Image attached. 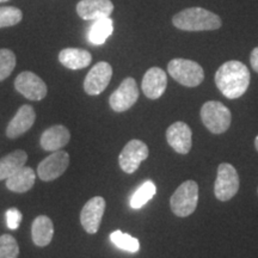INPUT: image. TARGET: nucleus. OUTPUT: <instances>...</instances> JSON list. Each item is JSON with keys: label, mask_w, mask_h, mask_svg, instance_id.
Segmentation results:
<instances>
[{"label": "nucleus", "mask_w": 258, "mask_h": 258, "mask_svg": "<svg viewBox=\"0 0 258 258\" xmlns=\"http://www.w3.org/2000/svg\"><path fill=\"white\" fill-rule=\"evenodd\" d=\"M215 84L228 99H237L246 92L250 85V72L246 64L237 60L227 61L215 73Z\"/></svg>", "instance_id": "f257e3e1"}, {"label": "nucleus", "mask_w": 258, "mask_h": 258, "mask_svg": "<svg viewBox=\"0 0 258 258\" xmlns=\"http://www.w3.org/2000/svg\"><path fill=\"white\" fill-rule=\"evenodd\" d=\"M172 23L183 31L217 30L222 25L221 18L202 8H189L173 16Z\"/></svg>", "instance_id": "f03ea898"}, {"label": "nucleus", "mask_w": 258, "mask_h": 258, "mask_svg": "<svg viewBox=\"0 0 258 258\" xmlns=\"http://www.w3.org/2000/svg\"><path fill=\"white\" fill-rule=\"evenodd\" d=\"M199 203V184L195 180H185L170 199L171 211L179 218H185L195 212Z\"/></svg>", "instance_id": "7ed1b4c3"}, {"label": "nucleus", "mask_w": 258, "mask_h": 258, "mask_svg": "<svg viewBox=\"0 0 258 258\" xmlns=\"http://www.w3.org/2000/svg\"><path fill=\"white\" fill-rule=\"evenodd\" d=\"M201 120L205 127L213 134H222L230 128L232 115L230 109L221 102H206L201 108Z\"/></svg>", "instance_id": "20e7f679"}, {"label": "nucleus", "mask_w": 258, "mask_h": 258, "mask_svg": "<svg viewBox=\"0 0 258 258\" xmlns=\"http://www.w3.org/2000/svg\"><path fill=\"white\" fill-rule=\"evenodd\" d=\"M172 79L186 88H196L205 79V72L198 62L186 59H173L167 64Z\"/></svg>", "instance_id": "39448f33"}, {"label": "nucleus", "mask_w": 258, "mask_h": 258, "mask_svg": "<svg viewBox=\"0 0 258 258\" xmlns=\"http://www.w3.org/2000/svg\"><path fill=\"white\" fill-rule=\"evenodd\" d=\"M239 190V175L233 165L222 163L218 166V175L214 184L215 198L226 202L234 198Z\"/></svg>", "instance_id": "423d86ee"}, {"label": "nucleus", "mask_w": 258, "mask_h": 258, "mask_svg": "<svg viewBox=\"0 0 258 258\" xmlns=\"http://www.w3.org/2000/svg\"><path fill=\"white\" fill-rule=\"evenodd\" d=\"M148 151L147 145L141 140H131L125 145L118 157V163L122 171L125 173H134L139 169L140 164L147 159Z\"/></svg>", "instance_id": "0eeeda50"}, {"label": "nucleus", "mask_w": 258, "mask_h": 258, "mask_svg": "<svg viewBox=\"0 0 258 258\" xmlns=\"http://www.w3.org/2000/svg\"><path fill=\"white\" fill-rule=\"evenodd\" d=\"M15 88L30 101H41L47 96L46 83L32 72H22L15 80Z\"/></svg>", "instance_id": "6e6552de"}, {"label": "nucleus", "mask_w": 258, "mask_h": 258, "mask_svg": "<svg viewBox=\"0 0 258 258\" xmlns=\"http://www.w3.org/2000/svg\"><path fill=\"white\" fill-rule=\"evenodd\" d=\"M112 77V67L110 63L101 61L90 70L84 80V90L90 96H97L102 93L109 85Z\"/></svg>", "instance_id": "1a4fd4ad"}, {"label": "nucleus", "mask_w": 258, "mask_h": 258, "mask_svg": "<svg viewBox=\"0 0 258 258\" xmlns=\"http://www.w3.org/2000/svg\"><path fill=\"white\" fill-rule=\"evenodd\" d=\"M139 98V89L133 78H125L118 89L109 98V104L116 112H123L131 109Z\"/></svg>", "instance_id": "9d476101"}, {"label": "nucleus", "mask_w": 258, "mask_h": 258, "mask_svg": "<svg viewBox=\"0 0 258 258\" xmlns=\"http://www.w3.org/2000/svg\"><path fill=\"white\" fill-rule=\"evenodd\" d=\"M70 165V156L64 151H55L42 160L37 167V175L44 182H50L63 175Z\"/></svg>", "instance_id": "9b49d317"}, {"label": "nucleus", "mask_w": 258, "mask_h": 258, "mask_svg": "<svg viewBox=\"0 0 258 258\" xmlns=\"http://www.w3.org/2000/svg\"><path fill=\"white\" fill-rule=\"evenodd\" d=\"M105 212V200L102 196H95L85 203L80 213V222L88 233L95 234L98 232L102 218Z\"/></svg>", "instance_id": "f8f14e48"}, {"label": "nucleus", "mask_w": 258, "mask_h": 258, "mask_svg": "<svg viewBox=\"0 0 258 258\" xmlns=\"http://www.w3.org/2000/svg\"><path fill=\"white\" fill-rule=\"evenodd\" d=\"M166 140L177 153L188 154L192 146V132L184 122H175L167 128Z\"/></svg>", "instance_id": "ddd939ff"}, {"label": "nucleus", "mask_w": 258, "mask_h": 258, "mask_svg": "<svg viewBox=\"0 0 258 258\" xmlns=\"http://www.w3.org/2000/svg\"><path fill=\"white\" fill-rule=\"evenodd\" d=\"M114 11L111 0H80L77 5V14L85 21H98L108 18Z\"/></svg>", "instance_id": "4468645a"}, {"label": "nucleus", "mask_w": 258, "mask_h": 258, "mask_svg": "<svg viewBox=\"0 0 258 258\" xmlns=\"http://www.w3.org/2000/svg\"><path fill=\"white\" fill-rule=\"evenodd\" d=\"M141 86H143V91L147 98H160L165 92L167 86L166 73L159 67H152L145 73Z\"/></svg>", "instance_id": "2eb2a0df"}, {"label": "nucleus", "mask_w": 258, "mask_h": 258, "mask_svg": "<svg viewBox=\"0 0 258 258\" xmlns=\"http://www.w3.org/2000/svg\"><path fill=\"white\" fill-rule=\"evenodd\" d=\"M35 120H36V114L34 108L31 105H22L15 117L10 121L6 128V135L11 139L21 137L32 127Z\"/></svg>", "instance_id": "dca6fc26"}, {"label": "nucleus", "mask_w": 258, "mask_h": 258, "mask_svg": "<svg viewBox=\"0 0 258 258\" xmlns=\"http://www.w3.org/2000/svg\"><path fill=\"white\" fill-rule=\"evenodd\" d=\"M70 139L71 134L69 129L64 125L56 124L43 132V134L41 135L40 144L44 151L55 152L66 146L70 143Z\"/></svg>", "instance_id": "f3484780"}, {"label": "nucleus", "mask_w": 258, "mask_h": 258, "mask_svg": "<svg viewBox=\"0 0 258 258\" xmlns=\"http://www.w3.org/2000/svg\"><path fill=\"white\" fill-rule=\"evenodd\" d=\"M59 61L66 69L82 70L88 67L92 61V55L85 49L79 48H64L60 51Z\"/></svg>", "instance_id": "a211bd4d"}, {"label": "nucleus", "mask_w": 258, "mask_h": 258, "mask_svg": "<svg viewBox=\"0 0 258 258\" xmlns=\"http://www.w3.org/2000/svg\"><path fill=\"white\" fill-rule=\"evenodd\" d=\"M54 235L53 221L46 215H40L35 219L31 226L32 241L37 246H47L50 244Z\"/></svg>", "instance_id": "6ab92c4d"}, {"label": "nucleus", "mask_w": 258, "mask_h": 258, "mask_svg": "<svg viewBox=\"0 0 258 258\" xmlns=\"http://www.w3.org/2000/svg\"><path fill=\"white\" fill-rule=\"evenodd\" d=\"M35 179H36L35 171L31 167L24 166L6 179V188L18 194L27 192L34 186Z\"/></svg>", "instance_id": "aec40b11"}, {"label": "nucleus", "mask_w": 258, "mask_h": 258, "mask_svg": "<svg viewBox=\"0 0 258 258\" xmlns=\"http://www.w3.org/2000/svg\"><path fill=\"white\" fill-rule=\"evenodd\" d=\"M28 160V154L23 150L14 151L0 159V180L8 179L15 175L17 171L25 166Z\"/></svg>", "instance_id": "412c9836"}, {"label": "nucleus", "mask_w": 258, "mask_h": 258, "mask_svg": "<svg viewBox=\"0 0 258 258\" xmlns=\"http://www.w3.org/2000/svg\"><path fill=\"white\" fill-rule=\"evenodd\" d=\"M114 31V23L110 17L95 21L89 31V41L96 46H101L111 36Z\"/></svg>", "instance_id": "4be33fe9"}, {"label": "nucleus", "mask_w": 258, "mask_h": 258, "mask_svg": "<svg viewBox=\"0 0 258 258\" xmlns=\"http://www.w3.org/2000/svg\"><path fill=\"white\" fill-rule=\"evenodd\" d=\"M156 191L157 189L153 182H151V180L145 182L144 184L135 191L134 195L132 196L131 207L134 209L144 207L151 199H153V196L156 195Z\"/></svg>", "instance_id": "5701e85b"}, {"label": "nucleus", "mask_w": 258, "mask_h": 258, "mask_svg": "<svg viewBox=\"0 0 258 258\" xmlns=\"http://www.w3.org/2000/svg\"><path fill=\"white\" fill-rule=\"evenodd\" d=\"M110 239L114 243L115 246L118 249L128 251V252L135 253L140 249V243L137 238L132 237L127 233H123L122 231H115L110 234Z\"/></svg>", "instance_id": "b1692460"}, {"label": "nucleus", "mask_w": 258, "mask_h": 258, "mask_svg": "<svg viewBox=\"0 0 258 258\" xmlns=\"http://www.w3.org/2000/svg\"><path fill=\"white\" fill-rule=\"evenodd\" d=\"M23 18L22 11L14 6H4L0 8V28L14 27L18 24Z\"/></svg>", "instance_id": "393cba45"}, {"label": "nucleus", "mask_w": 258, "mask_h": 258, "mask_svg": "<svg viewBox=\"0 0 258 258\" xmlns=\"http://www.w3.org/2000/svg\"><path fill=\"white\" fill-rule=\"evenodd\" d=\"M16 67V55L10 49H0V82L5 80L14 72Z\"/></svg>", "instance_id": "a878e982"}, {"label": "nucleus", "mask_w": 258, "mask_h": 258, "mask_svg": "<svg viewBox=\"0 0 258 258\" xmlns=\"http://www.w3.org/2000/svg\"><path fill=\"white\" fill-rule=\"evenodd\" d=\"M19 246L12 235L4 234L0 237V258H18Z\"/></svg>", "instance_id": "bb28decb"}, {"label": "nucleus", "mask_w": 258, "mask_h": 258, "mask_svg": "<svg viewBox=\"0 0 258 258\" xmlns=\"http://www.w3.org/2000/svg\"><path fill=\"white\" fill-rule=\"evenodd\" d=\"M22 218H23V215L17 208H10L6 212V220H8V227L10 230H17L21 225Z\"/></svg>", "instance_id": "cd10ccee"}, {"label": "nucleus", "mask_w": 258, "mask_h": 258, "mask_svg": "<svg viewBox=\"0 0 258 258\" xmlns=\"http://www.w3.org/2000/svg\"><path fill=\"white\" fill-rule=\"evenodd\" d=\"M250 62H251V66H252L254 72L258 73V47L254 48V49L252 50V53H251Z\"/></svg>", "instance_id": "c85d7f7f"}, {"label": "nucleus", "mask_w": 258, "mask_h": 258, "mask_svg": "<svg viewBox=\"0 0 258 258\" xmlns=\"http://www.w3.org/2000/svg\"><path fill=\"white\" fill-rule=\"evenodd\" d=\"M254 147H256V150L258 151V135L256 137V139H254Z\"/></svg>", "instance_id": "c756f323"}, {"label": "nucleus", "mask_w": 258, "mask_h": 258, "mask_svg": "<svg viewBox=\"0 0 258 258\" xmlns=\"http://www.w3.org/2000/svg\"><path fill=\"white\" fill-rule=\"evenodd\" d=\"M4 2H8V0H0V3H4Z\"/></svg>", "instance_id": "7c9ffc66"}]
</instances>
